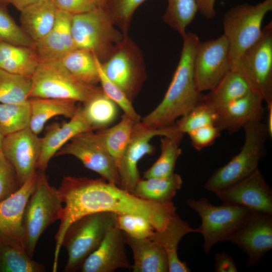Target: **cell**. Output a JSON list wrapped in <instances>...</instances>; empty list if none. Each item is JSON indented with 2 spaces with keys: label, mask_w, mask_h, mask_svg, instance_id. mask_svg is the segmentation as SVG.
Masks as SVG:
<instances>
[{
  "label": "cell",
  "mask_w": 272,
  "mask_h": 272,
  "mask_svg": "<svg viewBox=\"0 0 272 272\" xmlns=\"http://www.w3.org/2000/svg\"><path fill=\"white\" fill-rule=\"evenodd\" d=\"M58 189L64 206L55 236L56 257L59 255L68 227L86 215L110 212L141 216L147 219L155 230L160 231L167 226L176 210L172 201L158 203L143 199L102 178L64 176Z\"/></svg>",
  "instance_id": "cell-1"
},
{
  "label": "cell",
  "mask_w": 272,
  "mask_h": 272,
  "mask_svg": "<svg viewBox=\"0 0 272 272\" xmlns=\"http://www.w3.org/2000/svg\"><path fill=\"white\" fill-rule=\"evenodd\" d=\"M180 59L171 83L161 102L140 123L149 128L171 125L175 120L202 101L203 95L197 89L194 79V58L199 39L188 32L182 37Z\"/></svg>",
  "instance_id": "cell-2"
},
{
  "label": "cell",
  "mask_w": 272,
  "mask_h": 272,
  "mask_svg": "<svg viewBox=\"0 0 272 272\" xmlns=\"http://www.w3.org/2000/svg\"><path fill=\"white\" fill-rule=\"evenodd\" d=\"M244 141L240 151L226 164L217 169L206 181L205 188L215 193L248 177L257 169L265 154L268 135L261 120L250 122L243 127Z\"/></svg>",
  "instance_id": "cell-3"
},
{
  "label": "cell",
  "mask_w": 272,
  "mask_h": 272,
  "mask_svg": "<svg viewBox=\"0 0 272 272\" xmlns=\"http://www.w3.org/2000/svg\"><path fill=\"white\" fill-rule=\"evenodd\" d=\"M115 27L102 7L73 15L71 32L76 48L90 51L104 62L127 35Z\"/></svg>",
  "instance_id": "cell-4"
},
{
  "label": "cell",
  "mask_w": 272,
  "mask_h": 272,
  "mask_svg": "<svg viewBox=\"0 0 272 272\" xmlns=\"http://www.w3.org/2000/svg\"><path fill=\"white\" fill-rule=\"evenodd\" d=\"M62 207L58 188L50 185L44 171L39 170L23 219V244L31 257L41 235L49 225L60 219Z\"/></svg>",
  "instance_id": "cell-5"
},
{
  "label": "cell",
  "mask_w": 272,
  "mask_h": 272,
  "mask_svg": "<svg viewBox=\"0 0 272 272\" xmlns=\"http://www.w3.org/2000/svg\"><path fill=\"white\" fill-rule=\"evenodd\" d=\"M29 99H70L85 103L102 90L74 77L60 60L40 61L31 77Z\"/></svg>",
  "instance_id": "cell-6"
},
{
  "label": "cell",
  "mask_w": 272,
  "mask_h": 272,
  "mask_svg": "<svg viewBox=\"0 0 272 272\" xmlns=\"http://www.w3.org/2000/svg\"><path fill=\"white\" fill-rule=\"evenodd\" d=\"M116 215L110 212L92 213L70 225L62 242L68 254L64 271L80 269L87 257L100 246L107 232L115 226Z\"/></svg>",
  "instance_id": "cell-7"
},
{
  "label": "cell",
  "mask_w": 272,
  "mask_h": 272,
  "mask_svg": "<svg viewBox=\"0 0 272 272\" xmlns=\"http://www.w3.org/2000/svg\"><path fill=\"white\" fill-rule=\"evenodd\" d=\"M271 10L272 0H263L255 5L235 6L225 13L222 21L223 35L228 43L232 69L242 54L258 40L264 18Z\"/></svg>",
  "instance_id": "cell-8"
},
{
  "label": "cell",
  "mask_w": 272,
  "mask_h": 272,
  "mask_svg": "<svg viewBox=\"0 0 272 272\" xmlns=\"http://www.w3.org/2000/svg\"><path fill=\"white\" fill-rule=\"evenodd\" d=\"M186 203L201 219L200 226L195 229L196 233L203 236V248L207 254L216 243L228 241L252 212L246 208L232 205H214L205 197L198 200L189 198Z\"/></svg>",
  "instance_id": "cell-9"
},
{
  "label": "cell",
  "mask_w": 272,
  "mask_h": 272,
  "mask_svg": "<svg viewBox=\"0 0 272 272\" xmlns=\"http://www.w3.org/2000/svg\"><path fill=\"white\" fill-rule=\"evenodd\" d=\"M233 69L244 76L266 105L272 103L271 22L262 28L258 40L242 54Z\"/></svg>",
  "instance_id": "cell-10"
},
{
  "label": "cell",
  "mask_w": 272,
  "mask_h": 272,
  "mask_svg": "<svg viewBox=\"0 0 272 272\" xmlns=\"http://www.w3.org/2000/svg\"><path fill=\"white\" fill-rule=\"evenodd\" d=\"M101 66L106 76L132 103L144 82L146 73L140 50L127 35L111 56L101 62Z\"/></svg>",
  "instance_id": "cell-11"
},
{
  "label": "cell",
  "mask_w": 272,
  "mask_h": 272,
  "mask_svg": "<svg viewBox=\"0 0 272 272\" xmlns=\"http://www.w3.org/2000/svg\"><path fill=\"white\" fill-rule=\"evenodd\" d=\"M71 155L87 169L120 187L118 167L104 144L93 130L80 133L65 144L54 156Z\"/></svg>",
  "instance_id": "cell-12"
},
{
  "label": "cell",
  "mask_w": 272,
  "mask_h": 272,
  "mask_svg": "<svg viewBox=\"0 0 272 272\" xmlns=\"http://www.w3.org/2000/svg\"><path fill=\"white\" fill-rule=\"evenodd\" d=\"M181 132L177 131L174 123L158 128L145 127L140 122L135 123L118 167L120 187L131 192L141 178L138 164L144 156L154 152V148L150 144L152 138L156 136H173Z\"/></svg>",
  "instance_id": "cell-13"
},
{
  "label": "cell",
  "mask_w": 272,
  "mask_h": 272,
  "mask_svg": "<svg viewBox=\"0 0 272 272\" xmlns=\"http://www.w3.org/2000/svg\"><path fill=\"white\" fill-rule=\"evenodd\" d=\"M232 69L229 45L223 35L199 42L193 62L195 81L202 92L215 88Z\"/></svg>",
  "instance_id": "cell-14"
},
{
  "label": "cell",
  "mask_w": 272,
  "mask_h": 272,
  "mask_svg": "<svg viewBox=\"0 0 272 272\" xmlns=\"http://www.w3.org/2000/svg\"><path fill=\"white\" fill-rule=\"evenodd\" d=\"M228 241L247 254L248 266H254L272 248V214L252 211Z\"/></svg>",
  "instance_id": "cell-15"
},
{
  "label": "cell",
  "mask_w": 272,
  "mask_h": 272,
  "mask_svg": "<svg viewBox=\"0 0 272 272\" xmlns=\"http://www.w3.org/2000/svg\"><path fill=\"white\" fill-rule=\"evenodd\" d=\"M41 142L29 127L4 137L2 152L14 167L21 186L36 171Z\"/></svg>",
  "instance_id": "cell-16"
},
{
  "label": "cell",
  "mask_w": 272,
  "mask_h": 272,
  "mask_svg": "<svg viewBox=\"0 0 272 272\" xmlns=\"http://www.w3.org/2000/svg\"><path fill=\"white\" fill-rule=\"evenodd\" d=\"M215 194L223 203L272 214V189L258 169L248 177Z\"/></svg>",
  "instance_id": "cell-17"
},
{
  "label": "cell",
  "mask_w": 272,
  "mask_h": 272,
  "mask_svg": "<svg viewBox=\"0 0 272 272\" xmlns=\"http://www.w3.org/2000/svg\"><path fill=\"white\" fill-rule=\"evenodd\" d=\"M125 239L115 226L106 233L100 246L83 263L82 272H113L120 268L132 269L126 256Z\"/></svg>",
  "instance_id": "cell-18"
},
{
  "label": "cell",
  "mask_w": 272,
  "mask_h": 272,
  "mask_svg": "<svg viewBox=\"0 0 272 272\" xmlns=\"http://www.w3.org/2000/svg\"><path fill=\"white\" fill-rule=\"evenodd\" d=\"M37 174L36 171L16 191L0 201V236L12 239L23 246V216Z\"/></svg>",
  "instance_id": "cell-19"
},
{
  "label": "cell",
  "mask_w": 272,
  "mask_h": 272,
  "mask_svg": "<svg viewBox=\"0 0 272 272\" xmlns=\"http://www.w3.org/2000/svg\"><path fill=\"white\" fill-rule=\"evenodd\" d=\"M263 102L259 94L252 91L217 112L215 126L221 131L234 133L250 122L261 120L264 113Z\"/></svg>",
  "instance_id": "cell-20"
},
{
  "label": "cell",
  "mask_w": 272,
  "mask_h": 272,
  "mask_svg": "<svg viewBox=\"0 0 272 272\" xmlns=\"http://www.w3.org/2000/svg\"><path fill=\"white\" fill-rule=\"evenodd\" d=\"M93 130L79 106L70 120L61 125H53L41 138V151L37 169L44 171L55 154L69 141L82 132Z\"/></svg>",
  "instance_id": "cell-21"
},
{
  "label": "cell",
  "mask_w": 272,
  "mask_h": 272,
  "mask_svg": "<svg viewBox=\"0 0 272 272\" xmlns=\"http://www.w3.org/2000/svg\"><path fill=\"white\" fill-rule=\"evenodd\" d=\"M72 16L67 12L57 9L53 28L45 36L34 43L33 48L40 61L59 60L77 49L71 32Z\"/></svg>",
  "instance_id": "cell-22"
},
{
  "label": "cell",
  "mask_w": 272,
  "mask_h": 272,
  "mask_svg": "<svg viewBox=\"0 0 272 272\" xmlns=\"http://www.w3.org/2000/svg\"><path fill=\"white\" fill-rule=\"evenodd\" d=\"M191 232H195V229L175 213L164 229L155 230L149 238L165 250L168 259L169 272L191 271L186 262L179 259L177 254L179 242L184 235Z\"/></svg>",
  "instance_id": "cell-23"
},
{
  "label": "cell",
  "mask_w": 272,
  "mask_h": 272,
  "mask_svg": "<svg viewBox=\"0 0 272 272\" xmlns=\"http://www.w3.org/2000/svg\"><path fill=\"white\" fill-rule=\"evenodd\" d=\"M123 233L133 253V272L169 271L168 256L163 247L149 238H135Z\"/></svg>",
  "instance_id": "cell-24"
},
{
  "label": "cell",
  "mask_w": 272,
  "mask_h": 272,
  "mask_svg": "<svg viewBox=\"0 0 272 272\" xmlns=\"http://www.w3.org/2000/svg\"><path fill=\"white\" fill-rule=\"evenodd\" d=\"M252 91L244 76L237 70H231L215 88L203 95L202 101L217 112Z\"/></svg>",
  "instance_id": "cell-25"
},
{
  "label": "cell",
  "mask_w": 272,
  "mask_h": 272,
  "mask_svg": "<svg viewBox=\"0 0 272 272\" xmlns=\"http://www.w3.org/2000/svg\"><path fill=\"white\" fill-rule=\"evenodd\" d=\"M30 107V119L29 127L38 135L42 131L46 123L51 118L63 116L71 118L78 107L77 101L70 99L31 98L29 99Z\"/></svg>",
  "instance_id": "cell-26"
},
{
  "label": "cell",
  "mask_w": 272,
  "mask_h": 272,
  "mask_svg": "<svg viewBox=\"0 0 272 272\" xmlns=\"http://www.w3.org/2000/svg\"><path fill=\"white\" fill-rule=\"evenodd\" d=\"M57 9L52 0H46L21 11L23 30L34 42L45 36L53 28Z\"/></svg>",
  "instance_id": "cell-27"
},
{
  "label": "cell",
  "mask_w": 272,
  "mask_h": 272,
  "mask_svg": "<svg viewBox=\"0 0 272 272\" xmlns=\"http://www.w3.org/2000/svg\"><path fill=\"white\" fill-rule=\"evenodd\" d=\"M182 184L181 177L174 173L166 177L140 178L130 193L146 200L166 203L172 201Z\"/></svg>",
  "instance_id": "cell-28"
},
{
  "label": "cell",
  "mask_w": 272,
  "mask_h": 272,
  "mask_svg": "<svg viewBox=\"0 0 272 272\" xmlns=\"http://www.w3.org/2000/svg\"><path fill=\"white\" fill-rule=\"evenodd\" d=\"M40 60L32 47L0 42V69L31 78Z\"/></svg>",
  "instance_id": "cell-29"
},
{
  "label": "cell",
  "mask_w": 272,
  "mask_h": 272,
  "mask_svg": "<svg viewBox=\"0 0 272 272\" xmlns=\"http://www.w3.org/2000/svg\"><path fill=\"white\" fill-rule=\"evenodd\" d=\"M44 266L33 260L24 247L16 241L0 236V272H42Z\"/></svg>",
  "instance_id": "cell-30"
},
{
  "label": "cell",
  "mask_w": 272,
  "mask_h": 272,
  "mask_svg": "<svg viewBox=\"0 0 272 272\" xmlns=\"http://www.w3.org/2000/svg\"><path fill=\"white\" fill-rule=\"evenodd\" d=\"M60 60L66 69L80 81L95 86L99 83L97 56L91 52L77 48Z\"/></svg>",
  "instance_id": "cell-31"
},
{
  "label": "cell",
  "mask_w": 272,
  "mask_h": 272,
  "mask_svg": "<svg viewBox=\"0 0 272 272\" xmlns=\"http://www.w3.org/2000/svg\"><path fill=\"white\" fill-rule=\"evenodd\" d=\"M135 123L131 118L124 114L116 124L109 128L99 129L95 132L104 144L117 167Z\"/></svg>",
  "instance_id": "cell-32"
},
{
  "label": "cell",
  "mask_w": 272,
  "mask_h": 272,
  "mask_svg": "<svg viewBox=\"0 0 272 272\" xmlns=\"http://www.w3.org/2000/svg\"><path fill=\"white\" fill-rule=\"evenodd\" d=\"M184 134L164 136L161 139V154L153 165L144 173V177H166L173 174L176 162L182 153L179 144Z\"/></svg>",
  "instance_id": "cell-33"
},
{
  "label": "cell",
  "mask_w": 272,
  "mask_h": 272,
  "mask_svg": "<svg viewBox=\"0 0 272 272\" xmlns=\"http://www.w3.org/2000/svg\"><path fill=\"white\" fill-rule=\"evenodd\" d=\"M83 104V113L93 130L107 127L117 115L118 106L103 90Z\"/></svg>",
  "instance_id": "cell-34"
},
{
  "label": "cell",
  "mask_w": 272,
  "mask_h": 272,
  "mask_svg": "<svg viewBox=\"0 0 272 272\" xmlns=\"http://www.w3.org/2000/svg\"><path fill=\"white\" fill-rule=\"evenodd\" d=\"M31 85V78L0 69V103L20 104L28 101Z\"/></svg>",
  "instance_id": "cell-35"
},
{
  "label": "cell",
  "mask_w": 272,
  "mask_h": 272,
  "mask_svg": "<svg viewBox=\"0 0 272 272\" xmlns=\"http://www.w3.org/2000/svg\"><path fill=\"white\" fill-rule=\"evenodd\" d=\"M197 12L194 0H167L163 20L183 37Z\"/></svg>",
  "instance_id": "cell-36"
},
{
  "label": "cell",
  "mask_w": 272,
  "mask_h": 272,
  "mask_svg": "<svg viewBox=\"0 0 272 272\" xmlns=\"http://www.w3.org/2000/svg\"><path fill=\"white\" fill-rule=\"evenodd\" d=\"M29 101L20 104L0 103V132L4 137L29 127Z\"/></svg>",
  "instance_id": "cell-37"
},
{
  "label": "cell",
  "mask_w": 272,
  "mask_h": 272,
  "mask_svg": "<svg viewBox=\"0 0 272 272\" xmlns=\"http://www.w3.org/2000/svg\"><path fill=\"white\" fill-rule=\"evenodd\" d=\"M217 117V112L202 101L174 124L178 131L188 134L204 126L215 125Z\"/></svg>",
  "instance_id": "cell-38"
},
{
  "label": "cell",
  "mask_w": 272,
  "mask_h": 272,
  "mask_svg": "<svg viewBox=\"0 0 272 272\" xmlns=\"http://www.w3.org/2000/svg\"><path fill=\"white\" fill-rule=\"evenodd\" d=\"M146 0H104L102 7L114 25L124 35H127L128 27L137 9Z\"/></svg>",
  "instance_id": "cell-39"
},
{
  "label": "cell",
  "mask_w": 272,
  "mask_h": 272,
  "mask_svg": "<svg viewBox=\"0 0 272 272\" xmlns=\"http://www.w3.org/2000/svg\"><path fill=\"white\" fill-rule=\"evenodd\" d=\"M97 63L99 73V83L103 92L126 114L135 123L140 122L141 116L136 112L132 103L125 94L105 75L101 66V62L97 57Z\"/></svg>",
  "instance_id": "cell-40"
},
{
  "label": "cell",
  "mask_w": 272,
  "mask_h": 272,
  "mask_svg": "<svg viewBox=\"0 0 272 272\" xmlns=\"http://www.w3.org/2000/svg\"><path fill=\"white\" fill-rule=\"evenodd\" d=\"M0 4V40L11 44L33 48L34 41L16 23Z\"/></svg>",
  "instance_id": "cell-41"
},
{
  "label": "cell",
  "mask_w": 272,
  "mask_h": 272,
  "mask_svg": "<svg viewBox=\"0 0 272 272\" xmlns=\"http://www.w3.org/2000/svg\"><path fill=\"white\" fill-rule=\"evenodd\" d=\"M115 226L128 236L139 239L149 238L155 230L145 218L130 214H117Z\"/></svg>",
  "instance_id": "cell-42"
},
{
  "label": "cell",
  "mask_w": 272,
  "mask_h": 272,
  "mask_svg": "<svg viewBox=\"0 0 272 272\" xmlns=\"http://www.w3.org/2000/svg\"><path fill=\"white\" fill-rule=\"evenodd\" d=\"M20 186L14 167L0 152V201L14 193Z\"/></svg>",
  "instance_id": "cell-43"
},
{
  "label": "cell",
  "mask_w": 272,
  "mask_h": 272,
  "mask_svg": "<svg viewBox=\"0 0 272 272\" xmlns=\"http://www.w3.org/2000/svg\"><path fill=\"white\" fill-rule=\"evenodd\" d=\"M221 131L214 125H209L197 128L188 133L192 146L200 151L213 144L220 136Z\"/></svg>",
  "instance_id": "cell-44"
},
{
  "label": "cell",
  "mask_w": 272,
  "mask_h": 272,
  "mask_svg": "<svg viewBox=\"0 0 272 272\" xmlns=\"http://www.w3.org/2000/svg\"><path fill=\"white\" fill-rule=\"evenodd\" d=\"M56 8L73 15L91 11L97 7L94 0H52Z\"/></svg>",
  "instance_id": "cell-45"
},
{
  "label": "cell",
  "mask_w": 272,
  "mask_h": 272,
  "mask_svg": "<svg viewBox=\"0 0 272 272\" xmlns=\"http://www.w3.org/2000/svg\"><path fill=\"white\" fill-rule=\"evenodd\" d=\"M216 272H237V268L232 257L225 251L217 253L215 255Z\"/></svg>",
  "instance_id": "cell-46"
},
{
  "label": "cell",
  "mask_w": 272,
  "mask_h": 272,
  "mask_svg": "<svg viewBox=\"0 0 272 272\" xmlns=\"http://www.w3.org/2000/svg\"><path fill=\"white\" fill-rule=\"evenodd\" d=\"M197 11L205 18L211 19L216 15L215 3L216 0H194Z\"/></svg>",
  "instance_id": "cell-47"
},
{
  "label": "cell",
  "mask_w": 272,
  "mask_h": 272,
  "mask_svg": "<svg viewBox=\"0 0 272 272\" xmlns=\"http://www.w3.org/2000/svg\"><path fill=\"white\" fill-rule=\"evenodd\" d=\"M46 0H7V3L12 4L20 12L33 5Z\"/></svg>",
  "instance_id": "cell-48"
},
{
  "label": "cell",
  "mask_w": 272,
  "mask_h": 272,
  "mask_svg": "<svg viewBox=\"0 0 272 272\" xmlns=\"http://www.w3.org/2000/svg\"><path fill=\"white\" fill-rule=\"evenodd\" d=\"M267 110V122L266 124L268 135L272 137V103L266 105Z\"/></svg>",
  "instance_id": "cell-49"
},
{
  "label": "cell",
  "mask_w": 272,
  "mask_h": 272,
  "mask_svg": "<svg viewBox=\"0 0 272 272\" xmlns=\"http://www.w3.org/2000/svg\"><path fill=\"white\" fill-rule=\"evenodd\" d=\"M98 7H101L104 3V0H94Z\"/></svg>",
  "instance_id": "cell-50"
},
{
  "label": "cell",
  "mask_w": 272,
  "mask_h": 272,
  "mask_svg": "<svg viewBox=\"0 0 272 272\" xmlns=\"http://www.w3.org/2000/svg\"><path fill=\"white\" fill-rule=\"evenodd\" d=\"M4 137L2 135V134L0 132V152L2 151V142H3Z\"/></svg>",
  "instance_id": "cell-51"
},
{
  "label": "cell",
  "mask_w": 272,
  "mask_h": 272,
  "mask_svg": "<svg viewBox=\"0 0 272 272\" xmlns=\"http://www.w3.org/2000/svg\"><path fill=\"white\" fill-rule=\"evenodd\" d=\"M7 4V0H0V4L5 5Z\"/></svg>",
  "instance_id": "cell-52"
},
{
  "label": "cell",
  "mask_w": 272,
  "mask_h": 272,
  "mask_svg": "<svg viewBox=\"0 0 272 272\" xmlns=\"http://www.w3.org/2000/svg\"><path fill=\"white\" fill-rule=\"evenodd\" d=\"M0 42H1V40H0Z\"/></svg>",
  "instance_id": "cell-53"
}]
</instances>
